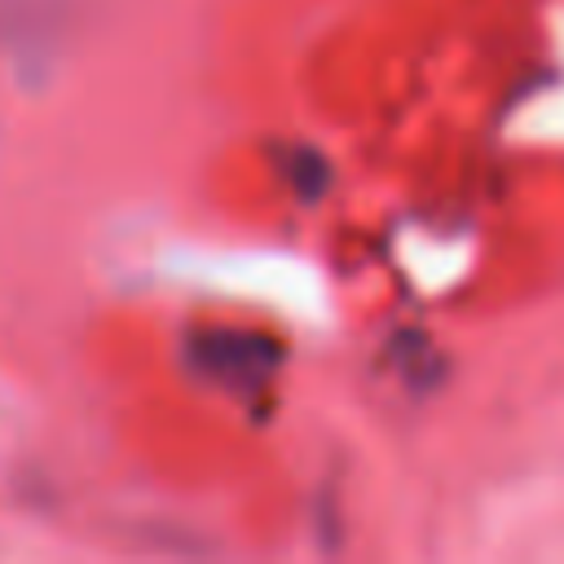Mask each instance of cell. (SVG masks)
Masks as SVG:
<instances>
[{
    "mask_svg": "<svg viewBox=\"0 0 564 564\" xmlns=\"http://www.w3.org/2000/svg\"><path fill=\"white\" fill-rule=\"evenodd\" d=\"M189 361L203 379L229 392H256L278 366V348L251 330H198L189 339Z\"/></svg>",
    "mask_w": 564,
    "mask_h": 564,
    "instance_id": "obj_1",
    "label": "cell"
}]
</instances>
